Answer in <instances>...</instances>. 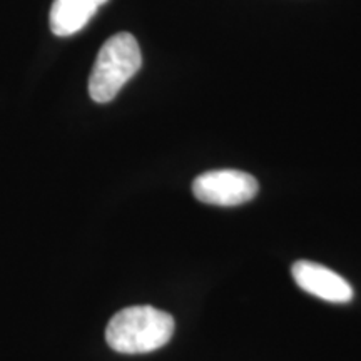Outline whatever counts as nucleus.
<instances>
[{
    "label": "nucleus",
    "mask_w": 361,
    "mask_h": 361,
    "mask_svg": "<svg viewBox=\"0 0 361 361\" xmlns=\"http://www.w3.org/2000/svg\"><path fill=\"white\" fill-rule=\"evenodd\" d=\"M174 333V318L154 306H129L112 316L106 341L124 355L151 353L168 345Z\"/></svg>",
    "instance_id": "nucleus-1"
},
{
    "label": "nucleus",
    "mask_w": 361,
    "mask_h": 361,
    "mask_svg": "<svg viewBox=\"0 0 361 361\" xmlns=\"http://www.w3.org/2000/svg\"><path fill=\"white\" fill-rule=\"evenodd\" d=\"M142 56L134 35L121 32L106 40L89 79V94L94 102L106 104L117 96L124 84L141 69Z\"/></svg>",
    "instance_id": "nucleus-2"
},
{
    "label": "nucleus",
    "mask_w": 361,
    "mask_h": 361,
    "mask_svg": "<svg viewBox=\"0 0 361 361\" xmlns=\"http://www.w3.org/2000/svg\"><path fill=\"white\" fill-rule=\"evenodd\" d=\"M259 191L258 180L251 174L236 169L209 171L197 176L192 183V192L201 202L231 207L251 201Z\"/></svg>",
    "instance_id": "nucleus-3"
},
{
    "label": "nucleus",
    "mask_w": 361,
    "mask_h": 361,
    "mask_svg": "<svg viewBox=\"0 0 361 361\" xmlns=\"http://www.w3.org/2000/svg\"><path fill=\"white\" fill-rule=\"evenodd\" d=\"M295 283L301 290L328 303H350L353 300V288L345 278L326 266L313 261H298L291 268Z\"/></svg>",
    "instance_id": "nucleus-4"
},
{
    "label": "nucleus",
    "mask_w": 361,
    "mask_h": 361,
    "mask_svg": "<svg viewBox=\"0 0 361 361\" xmlns=\"http://www.w3.org/2000/svg\"><path fill=\"white\" fill-rule=\"evenodd\" d=\"M107 0H54L51 8V30L57 37L78 34L96 16Z\"/></svg>",
    "instance_id": "nucleus-5"
}]
</instances>
